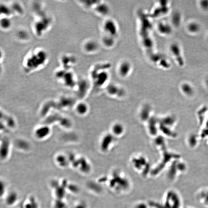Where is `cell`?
I'll return each instance as SVG.
<instances>
[{
  "mask_svg": "<svg viewBox=\"0 0 208 208\" xmlns=\"http://www.w3.org/2000/svg\"><path fill=\"white\" fill-rule=\"evenodd\" d=\"M3 144H2V150H1V152L2 151V157H3V158H6V155H8V149L9 147V142L6 139H3Z\"/></svg>",
  "mask_w": 208,
  "mask_h": 208,
  "instance_id": "9a60e30c",
  "label": "cell"
},
{
  "mask_svg": "<svg viewBox=\"0 0 208 208\" xmlns=\"http://www.w3.org/2000/svg\"><path fill=\"white\" fill-rule=\"evenodd\" d=\"M198 195L200 201L204 205L208 206V189L202 190Z\"/></svg>",
  "mask_w": 208,
  "mask_h": 208,
  "instance_id": "8fae6325",
  "label": "cell"
},
{
  "mask_svg": "<svg viewBox=\"0 0 208 208\" xmlns=\"http://www.w3.org/2000/svg\"><path fill=\"white\" fill-rule=\"evenodd\" d=\"M17 36L19 39L22 41L27 40L29 37V34L26 30L20 29L18 31Z\"/></svg>",
  "mask_w": 208,
  "mask_h": 208,
  "instance_id": "5bb4252c",
  "label": "cell"
},
{
  "mask_svg": "<svg viewBox=\"0 0 208 208\" xmlns=\"http://www.w3.org/2000/svg\"><path fill=\"white\" fill-rule=\"evenodd\" d=\"M50 132V129L46 127H43L37 130L36 132V136L39 139L45 137Z\"/></svg>",
  "mask_w": 208,
  "mask_h": 208,
  "instance_id": "7c38bea8",
  "label": "cell"
},
{
  "mask_svg": "<svg viewBox=\"0 0 208 208\" xmlns=\"http://www.w3.org/2000/svg\"><path fill=\"white\" fill-rule=\"evenodd\" d=\"M86 109L85 106L84 104H79L77 108V110L80 113H82L85 112Z\"/></svg>",
  "mask_w": 208,
  "mask_h": 208,
  "instance_id": "e0dca14e",
  "label": "cell"
},
{
  "mask_svg": "<svg viewBox=\"0 0 208 208\" xmlns=\"http://www.w3.org/2000/svg\"><path fill=\"white\" fill-rule=\"evenodd\" d=\"M48 58V55L45 50L35 49L26 56L24 60V68L27 72L40 69L46 64Z\"/></svg>",
  "mask_w": 208,
  "mask_h": 208,
  "instance_id": "6da1fadb",
  "label": "cell"
},
{
  "mask_svg": "<svg viewBox=\"0 0 208 208\" xmlns=\"http://www.w3.org/2000/svg\"><path fill=\"white\" fill-rule=\"evenodd\" d=\"M0 25L1 29L4 30H7L10 28L12 22L9 18L3 17L1 19Z\"/></svg>",
  "mask_w": 208,
  "mask_h": 208,
  "instance_id": "4fadbf2b",
  "label": "cell"
},
{
  "mask_svg": "<svg viewBox=\"0 0 208 208\" xmlns=\"http://www.w3.org/2000/svg\"><path fill=\"white\" fill-rule=\"evenodd\" d=\"M55 75L56 78L61 80L67 87L71 88L76 85L74 73L72 71L71 69L67 70L61 68V69L56 71Z\"/></svg>",
  "mask_w": 208,
  "mask_h": 208,
  "instance_id": "3957f363",
  "label": "cell"
},
{
  "mask_svg": "<svg viewBox=\"0 0 208 208\" xmlns=\"http://www.w3.org/2000/svg\"><path fill=\"white\" fill-rule=\"evenodd\" d=\"M171 50L180 65L182 66L184 63L183 58L181 55V50L179 46L175 44H172L171 46Z\"/></svg>",
  "mask_w": 208,
  "mask_h": 208,
  "instance_id": "52a82bcc",
  "label": "cell"
},
{
  "mask_svg": "<svg viewBox=\"0 0 208 208\" xmlns=\"http://www.w3.org/2000/svg\"><path fill=\"white\" fill-rule=\"evenodd\" d=\"M102 27L104 34L107 35L115 36L118 33V28L116 23L112 20H107L104 21Z\"/></svg>",
  "mask_w": 208,
  "mask_h": 208,
  "instance_id": "277c9868",
  "label": "cell"
},
{
  "mask_svg": "<svg viewBox=\"0 0 208 208\" xmlns=\"http://www.w3.org/2000/svg\"><path fill=\"white\" fill-rule=\"evenodd\" d=\"M83 48L85 52L88 53L95 52L98 50V44L95 41L89 40L83 44Z\"/></svg>",
  "mask_w": 208,
  "mask_h": 208,
  "instance_id": "8992f818",
  "label": "cell"
},
{
  "mask_svg": "<svg viewBox=\"0 0 208 208\" xmlns=\"http://www.w3.org/2000/svg\"><path fill=\"white\" fill-rule=\"evenodd\" d=\"M1 15L2 14V16H3V17L9 18L14 14L10 6L6 5L4 4H1Z\"/></svg>",
  "mask_w": 208,
  "mask_h": 208,
  "instance_id": "30bf717a",
  "label": "cell"
},
{
  "mask_svg": "<svg viewBox=\"0 0 208 208\" xmlns=\"http://www.w3.org/2000/svg\"><path fill=\"white\" fill-rule=\"evenodd\" d=\"M132 66L129 62L127 61H122V62L119 64L118 71L120 74L122 75L123 73L124 74L126 73L127 74L129 73L130 71L132 69Z\"/></svg>",
  "mask_w": 208,
  "mask_h": 208,
  "instance_id": "ba28073f",
  "label": "cell"
},
{
  "mask_svg": "<svg viewBox=\"0 0 208 208\" xmlns=\"http://www.w3.org/2000/svg\"><path fill=\"white\" fill-rule=\"evenodd\" d=\"M203 1V3H201V6L204 9H207L208 8V3H206V1Z\"/></svg>",
  "mask_w": 208,
  "mask_h": 208,
  "instance_id": "ac0fdd59",
  "label": "cell"
},
{
  "mask_svg": "<svg viewBox=\"0 0 208 208\" xmlns=\"http://www.w3.org/2000/svg\"><path fill=\"white\" fill-rule=\"evenodd\" d=\"M189 29L192 32H197L199 29V26L197 24L195 23H192L188 26Z\"/></svg>",
  "mask_w": 208,
  "mask_h": 208,
  "instance_id": "2e32d148",
  "label": "cell"
},
{
  "mask_svg": "<svg viewBox=\"0 0 208 208\" xmlns=\"http://www.w3.org/2000/svg\"><path fill=\"white\" fill-rule=\"evenodd\" d=\"M60 62L61 68L67 70L71 69L72 67L76 62V59L73 55L64 54L60 57Z\"/></svg>",
  "mask_w": 208,
  "mask_h": 208,
  "instance_id": "5b68a950",
  "label": "cell"
},
{
  "mask_svg": "<svg viewBox=\"0 0 208 208\" xmlns=\"http://www.w3.org/2000/svg\"><path fill=\"white\" fill-rule=\"evenodd\" d=\"M37 19L34 23V31L37 36H41L50 27L51 20L45 14L37 16Z\"/></svg>",
  "mask_w": 208,
  "mask_h": 208,
  "instance_id": "7a4b0ae2",
  "label": "cell"
},
{
  "mask_svg": "<svg viewBox=\"0 0 208 208\" xmlns=\"http://www.w3.org/2000/svg\"><path fill=\"white\" fill-rule=\"evenodd\" d=\"M11 9L13 11V14H16L18 15H22L24 13L23 8L21 4L17 2H13L10 6Z\"/></svg>",
  "mask_w": 208,
  "mask_h": 208,
  "instance_id": "9c48e42d",
  "label": "cell"
}]
</instances>
